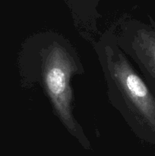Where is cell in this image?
<instances>
[{
	"label": "cell",
	"mask_w": 155,
	"mask_h": 156,
	"mask_svg": "<svg viewBox=\"0 0 155 156\" xmlns=\"http://www.w3.org/2000/svg\"><path fill=\"white\" fill-rule=\"evenodd\" d=\"M17 62L21 86L27 89L40 87L68 133L89 149L91 143L74 114L71 80L85 71L72 43L57 32L33 34L21 44Z\"/></svg>",
	"instance_id": "obj_1"
},
{
	"label": "cell",
	"mask_w": 155,
	"mask_h": 156,
	"mask_svg": "<svg viewBox=\"0 0 155 156\" xmlns=\"http://www.w3.org/2000/svg\"><path fill=\"white\" fill-rule=\"evenodd\" d=\"M117 44L138 66L155 95V24L129 21L115 26Z\"/></svg>",
	"instance_id": "obj_3"
},
{
	"label": "cell",
	"mask_w": 155,
	"mask_h": 156,
	"mask_svg": "<svg viewBox=\"0 0 155 156\" xmlns=\"http://www.w3.org/2000/svg\"><path fill=\"white\" fill-rule=\"evenodd\" d=\"M93 47L109 103L137 138L155 145V95L117 44L115 26L100 34Z\"/></svg>",
	"instance_id": "obj_2"
}]
</instances>
